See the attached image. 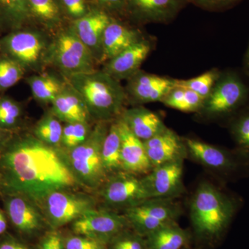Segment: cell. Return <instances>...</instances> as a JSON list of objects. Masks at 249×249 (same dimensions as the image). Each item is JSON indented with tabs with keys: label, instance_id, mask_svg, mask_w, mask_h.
<instances>
[{
	"label": "cell",
	"instance_id": "obj_1",
	"mask_svg": "<svg viewBox=\"0 0 249 249\" xmlns=\"http://www.w3.org/2000/svg\"><path fill=\"white\" fill-rule=\"evenodd\" d=\"M78 186L65 150L34 134L13 136L0 152L1 195H21L38 204L54 191Z\"/></svg>",
	"mask_w": 249,
	"mask_h": 249
},
{
	"label": "cell",
	"instance_id": "obj_2",
	"mask_svg": "<svg viewBox=\"0 0 249 249\" xmlns=\"http://www.w3.org/2000/svg\"><path fill=\"white\" fill-rule=\"evenodd\" d=\"M69 85L83 99L91 118L111 122L120 117L127 101L121 82L106 71L95 70L66 78Z\"/></svg>",
	"mask_w": 249,
	"mask_h": 249
},
{
	"label": "cell",
	"instance_id": "obj_3",
	"mask_svg": "<svg viewBox=\"0 0 249 249\" xmlns=\"http://www.w3.org/2000/svg\"><path fill=\"white\" fill-rule=\"evenodd\" d=\"M237 205L233 197L214 185L201 183L191 203V219L195 231L206 240L217 238L227 230Z\"/></svg>",
	"mask_w": 249,
	"mask_h": 249
},
{
	"label": "cell",
	"instance_id": "obj_4",
	"mask_svg": "<svg viewBox=\"0 0 249 249\" xmlns=\"http://www.w3.org/2000/svg\"><path fill=\"white\" fill-rule=\"evenodd\" d=\"M109 126V122L98 121L83 143L64 150L77 181L88 189H98L108 178L103 166L102 148Z\"/></svg>",
	"mask_w": 249,
	"mask_h": 249
},
{
	"label": "cell",
	"instance_id": "obj_5",
	"mask_svg": "<svg viewBox=\"0 0 249 249\" xmlns=\"http://www.w3.org/2000/svg\"><path fill=\"white\" fill-rule=\"evenodd\" d=\"M249 105V85L238 72H223L204 100L200 110L204 116L232 119Z\"/></svg>",
	"mask_w": 249,
	"mask_h": 249
},
{
	"label": "cell",
	"instance_id": "obj_6",
	"mask_svg": "<svg viewBox=\"0 0 249 249\" xmlns=\"http://www.w3.org/2000/svg\"><path fill=\"white\" fill-rule=\"evenodd\" d=\"M96 62L73 27L60 31L51 41L47 64L58 69L66 78L94 71Z\"/></svg>",
	"mask_w": 249,
	"mask_h": 249
},
{
	"label": "cell",
	"instance_id": "obj_7",
	"mask_svg": "<svg viewBox=\"0 0 249 249\" xmlns=\"http://www.w3.org/2000/svg\"><path fill=\"white\" fill-rule=\"evenodd\" d=\"M51 41L34 30L14 31L0 40V52L24 67L40 70L47 64Z\"/></svg>",
	"mask_w": 249,
	"mask_h": 249
},
{
	"label": "cell",
	"instance_id": "obj_8",
	"mask_svg": "<svg viewBox=\"0 0 249 249\" xmlns=\"http://www.w3.org/2000/svg\"><path fill=\"white\" fill-rule=\"evenodd\" d=\"M46 222L58 228L74 222L87 211L96 208L92 196L73 190H59L50 193L37 204Z\"/></svg>",
	"mask_w": 249,
	"mask_h": 249
},
{
	"label": "cell",
	"instance_id": "obj_9",
	"mask_svg": "<svg viewBox=\"0 0 249 249\" xmlns=\"http://www.w3.org/2000/svg\"><path fill=\"white\" fill-rule=\"evenodd\" d=\"M101 188L104 208L112 211H124L150 199L142 178L127 172L111 175Z\"/></svg>",
	"mask_w": 249,
	"mask_h": 249
},
{
	"label": "cell",
	"instance_id": "obj_10",
	"mask_svg": "<svg viewBox=\"0 0 249 249\" xmlns=\"http://www.w3.org/2000/svg\"><path fill=\"white\" fill-rule=\"evenodd\" d=\"M173 199H147L124 210V216L139 235L146 236L160 227L175 222L180 210Z\"/></svg>",
	"mask_w": 249,
	"mask_h": 249
},
{
	"label": "cell",
	"instance_id": "obj_11",
	"mask_svg": "<svg viewBox=\"0 0 249 249\" xmlns=\"http://www.w3.org/2000/svg\"><path fill=\"white\" fill-rule=\"evenodd\" d=\"M128 225L124 214L106 208H95L72 222V230L76 235L91 237L105 244L124 232Z\"/></svg>",
	"mask_w": 249,
	"mask_h": 249
},
{
	"label": "cell",
	"instance_id": "obj_12",
	"mask_svg": "<svg viewBox=\"0 0 249 249\" xmlns=\"http://www.w3.org/2000/svg\"><path fill=\"white\" fill-rule=\"evenodd\" d=\"M184 142L188 155L212 169L230 175L242 167L249 168V159L238 150L230 152L196 139H186Z\"/></svg>",
	"mask_w": 249,
	"mask_h": 249
},
{
	"label": "cell",
	"instance_id": "obj_13",
	"mask_svg": "<svg viewBox=\"0 0 249 249\" xmlns=\"http://www.w3.org/2000/svg\"><path fill=\"white\" fill-rule=\"evenodd\" d=\"M5 212L18 232L33 235L42 230L46 219L38 205L18 194L2 195Z\"/></svg>",
	"mask_w": 249,
	"mask_h": 249
},
{
	"label": "cell",
	"instance_id": "obj_14",
	"mask_svg": "<svg viewBox=\"0 0 249 249\" xmlns=\"http://www.w3.org/2000/svg\"><path fill=\"white\" fill-rule=\"evenodd\" d=\"M183 162L177 160L155 167L142 178L150 199H174L183 191Z\"/></svg>",
	"mask_w": 249,
	"mask_h": 249
},
{
	"label": "cell",
	"instance_id": "obj_15",
	"mask_svg": "<svg viewBox=\"0 0 249 249\" xmlns=\"http://www.w3.org/2000/svg\"><path fill=\"white\" fill-rule=\"evenodd\" d=\"M175 87V79L139 71L127 80V99L134 104L161 102Z\"/></svg>",
	"mask_w": 249,
	"mask_h": 249
},
{
	"label": "cell",
	"instance_id": "obj_16",
	"mask_svg": "<svg viewBox=\"0 0 249 249\" xmlns=\"http://www.w3.org/2000/svg\"><path fill=\"white\" fill-rule=\"evenodd\" d=\"M143 142L153 168L170 162L183 160L188 155L184 141L168 127Z\"/></svg>",
	"mask_w": 249,
	"mask_h": 249
},
{
	"label": "cell",
	"instance_id": "obj_17",
	"mask_svg": "<svg viewBox=\"0 0 249 249\" xmlns=\"http://www.w3.org/2000/svg\"><path fill=\"white\" fill-rule=\"evenodd\" d=\"M118 125L121 139V160L123 170L136 175H145L152 168L142 141L137 138L121 117Z\"/></svg>",
	"mask_w": 249,
	"mask_h": 249
},
{
	"label": "cell",
	"instance_id": "obj_18",
	"mask_svg": "<svg viewBox=\"0 0 249 249\" xmlns=\"http://www.w3.org/2000/svg\"><path fill=\"white\" fill-rule=\"evenodd\" d=\"M150 52V42L142 38L106 62L103 70L119 81L127 80L140 71L142 64Z\"/></svg>",
	"mask_w": 249,
	"mask_h": 249
},
{
	"label": "cell",
	"instance_id": "obj_19",
	"mask_svg": "<svg viewBox=\"0 0 249 249\" xmlns=\"http://www.w3.org/2000/svg\"><path fill=\"white\" fill-rule=\"evenodd\" d=\"M111 20L103 11H93L75 20L72 26L96 62H102L103 34Z\"/></svg>",
	"mask_w": 249,
	"mask_h": 249
},
{
	"label": "cell",
	"instance_id": "obj_20",
	"mask_svg": "<svg viewBox=\"0 0 249 249\" xmlns=\"http://www.w3.org/2000/svg\"><path fill=\"white\" fill-rule=\"evenodd\" d=\"M129 11L142 22H166L179 11L183 0H124Z\"/></svg>",
	"mask_w": 249,
	"mask_h": 249
},
{
	"label": "cell",
	"instance_id": "obj_21",
	"mask_svg": "<svg viewBox=\"0 0 249 249\" xmlns=\"http://www.w3.org/2000/svg\"><path fill=\"white\" fill-rule=\"evenodd\" d=\"M120 117L131 132L142 142L152 138L167 128L160 116L142 106L124 110Z\"/></svg>",
	"mask_w": 249,
	"mask_h": 249
},
{
	"label": "cell",
	"instance_id": "obj_22",
	"mask_svg": "<svg viewBox=\"0 0 249 249\" xmlns=\"http://www.w3.org/2000/svg\"><path fill=\"white\" fill-rule=\"evenodd\" d=\"M51 112L66 124L88 122L91 116L83 99L67 83V86L52 103Z\"/></svg>",
	"mask_w": 249,
	"mask_h": 249
},
{
	"label": "cell",
	"instance_id": "obj_23",
	"mask_svg": "<svg viewBox=\"0 0 249 249\" xmlns=\"http://www.w3.org/2000/svg\"><path fill=\"white\" fill-rule=\"evenodd\" d=\"M142 39L138 31L111 20L103 37L102 62H107Z\"/></svg>",
	"mask_w": 249,
	"mask_h": 249
},
{
	"label": "cell",
	"instance_id": "obj_24",
	"mask_svg": "<svg viewBox=\"0 0 249 249\" xmlns=\"http://www.w3.org/2000/svg\"><path fill=\"white\" fill-rule=\"evenodd\" d=\"M147 249H183L189 241V233L175 222L167 224L145 236Z\"/></svg>",
	"mask_w": 249,
	"mask_h": 249
},
{
	"label": "cell",
	"instance_id": "obj_25",
	"mask_svg": "<svg viewBox=\"0 0 249 249\" xmlns=\"http://www.w3.org/2000/svg\"><path fill=\"white\" fill-rule=\"evenodd\" d=\"M33 96L38 102L52 104L66 88L67 81L51 73L33 75L27 79Z\"/></svg>",
	"mask_w": 249,
	"mask_h": 249
},
{
	"label": "cell",
	"instance_id": "obj_26",
	"mask_svg": "<svg viewBox=\"0 0 249 249\" xmlns=\"http://www.w3.org/2000/svg\"><path fill=\"white\" fill-rule=\"evenodd\" d=\"M103 166L108 178L124 171L121 160V139L117 120L113 121L109 126L102 148Z\"/></svg>",
	"mask_w": 249,
	"mask_h": 249
},
{
	"label": "cell",
	"instance_id": "obj_27",
	"mask_svg": "<svg viewBox=\"0 0 249 249\" xmlns=\"http://www.w3.org/2000/svg\"><path fill=\"white\" fill-rule=\"evenodd\" d=\"M204 101V98L191 90L174 87L161 102L177 110L194 112L200 110Z\"/></svg>",
	"mask_w": 249,
	"mask_h": 249
},
{
	"label": "cell",
	"instance_id": "obj_28",
	"mask_svg": "<svg viewBox=\"0 0 249 249\" xmlns=\"http://www.w3.org/2000/svg\"><path fill=\"white\" fill-rule=\"evenodd\" d=\"M30 17L45 27L54 28L61 22V11L58 0H27Z\"/></svg>",
	"mask_w": 249,
	"mask_h": 249
},
{
	"label": "cell",
	"instance_id": "obj_29",
	"mask_svg": "<svg viewBox=\"0 0 249 249\" xmlns=\"http://www.w3.org/2000/svg\"><path fill=\"white\" fill-rule=\"evenodd\" d=\"M63 126L52 112L45 114L36 124L34 135L41 142L55 147H61Z\"/></svg>",
	"mask_w": 249,
	"mask_h": 249
},
{
	"label": "cell",
	"instance_id": "obj_30",
	"mask_svg": "<svg viewBox=\"0 0 249 249\" xmlns=\"http://www.w3.org/2000/svg\"><path fill=\"white\" fill-rule=\"evenodd\" d=\"M230 129L237 150L249 159V105L230 119Z\"/></svg>",
	"mask_w": 249,
	"mask_h": 249
},
{
	"label": "cell",
	"instance_id": "obj_31",
	"mask_svg": "<svg viewBox=\"0 0 249 249\" xmlns=\"http://www.w3.org/2000/svg\"><path fill=\"white\" fill-rule=\"evenodd\" d=\"M23 110L22 106L9 97L0 98V127L13 132L22 124Z\"/></svg>",
	"mask_w": 249,
	"mask_h": 249
},
{
	"label": "cell",
	"instance_id": "obj_32",
	"mask_svg": "<svg viewBox=\"0 0 249 249\" xmlns=\"http://www.w3.org/2000/svg\"><path fill=\"white\" fill-rule=\"evenodd\" d=\"M220 73L214 70L191 79H175V87L191 90L205 100L209 96Z\"/></svg>",
	"mask_w": 249,
	"mask_h": 249
},
{
	"label": "cell",
	"instance_id": "obj_33",
	"mask_svg": "<svg viewBox=\"0 0 249 249\" xmlns=\"http://www.w3.org/2000/svg\"><path fill=\"white\" fill-rule=\"evenodd\" d=\"M0 14L10 25L16 28L31 18L27 0H0Z\"/></svg>",
	"mask_w": 249,
	"mask_h": 249
},
{
	"label": "cell",
	"instance_id": "obj_34",
	"mask_svg": "<svg viewBox=\"0 0 249 249\" xmlns=\"http://www.w3.org/2000/svg\"><path fill=\"white\" fill-rule=\"evenodd\" d=\"M92 127L88 122H75L66 124L63 127L61 147L68 150L83 143L88 138Z\"/></svg>",
	"mask_w": 249,
	"mask_h": 249
},
{
	"label": "cell",
	"instance_id": "obj_35",
	"mask_svg": "<svg viewBox=\"0 0 249 249\" xmlns=\"http://www.w3.org/2000/svg\"><path fill=\"white\" fill-rule=\"evenodd\" d=\"M26 70L22 65L9 57L0 58V91L6 90L17 84L24 76Z\"/></svg>",
	"mask_w": 249,
	"mask_h": 249
},
{
	"label": "cell",
	"instance_id": "obj_36",
	"mask_svg": "<svg viewBox=\"0 0 249 249\" xmlns=\"http://www.w3.org/2000/svg\"><path fill=\"white\" fill-rule=\"evenodd\" d=\"M123 232L113 239L111 249H147L142 235H123Z\"/></svg>",
	"mask_w": 249,
	"mask_h": 249
},
{
	"label": "cell",
	"instance_id": "obj_37",
	"mask_svg": "<svg viewBox=\"0 0 249 249\" xmlns=\"http://www.w3.org/2000/svg\"><path fill=\"white\" fill-rule=\"evenodd\" d=\"M104 243L86 236L77 235L68 237L65 249H102Z\"/></svg>",
	"mask_w": 249,
	"mask_h": 249
},
{
	"label": "cell",
	"instance_id": "obj_38",
	"mask_svg": "<svg viewBox=\"0 0 249 249\" xmlns=\"http://www.w3.org/2000/svg\"><path fill=\"white\" fill-rule=\"evenodd\" d=\"M61 1L67 14L75 20L83 18L89 12L85 0H61Z\"/></svg>",
	"mask_w": 249,
	"mask_h": 249
},
{
	"label": "cell",
	"instance_id": "obj_39",
	"mask_svg": "<svg viewBox=\"0 0 249 249\" xmlns=\"http://www.w3.org/2000/svg\"><path fill=\"white\" fill-rule=\"evenodd\" d=\"M38 249H65V241L60 232L52 231L44 236Z\"/></svg>",
	"mask_w": 249,
	"mask_h": 249
},
{
	"label": "cell",
	"instance_id": "obj_40",
	"mask_svg": "<svg viewBox=\"0 0 249 249\" xmlns=\"http://www.w3.org/2000/svg\"><path fill=\"white\" fill-rule=\"evenodd\" d=\"M193 2L199 6L207 9H225L237 4L241 0H193Z\"/></svg>",
	"mask_w": 249,
	"mask_h": 249
},
{
	"label": "cell",
	"instance_id": "obj_41",
	"mask_svg": "<svg viewBox=\"0 0 249 249\" xmlns=\"http://www.w3.org/2000/svg\"><path fill=\"white\" fill-rule=\"evenodd\" d=\"M0 249H31L21 241L12 236H6L0 240Z\"/></svg>",
	"mask_w": 249,
	"mask_h": 249
},
{
	"label": "cell",
	"instance_id": "obj_42",
	"mask_svg": "<svg viewBox=\"0 0 249 249\" xmlns=\"http://www.w3.org/2000/svg\"><path fill=\"white\" fill-rule=\"evenodd\" d=\"M12 137V132L5 130L0 127V152L2 151L3 149Z\"/></svg>",
	"mask_w": 249,
	"mask_h": 249
},
{
	"label": "cell",
	"instance_id": "obj_43",
	"mask_svg": "<svg viewBox=\"0 0 249 249\" xmlns=\"http://www.w3.org/2000/svg\"><path fill=\"white\" fill-rule=\"evenodd\" d=\"M98 1L109 7H117L123 4L124 0H98Z\"/></svg>",
	"mask_w": 249,
	"mask_h": 249
},
{
	"label": "cell",
	"instance_id": "obj_44",
	"mask_svg": "<svg viewBox=\"0 0 249 249\" xmlns=\"http://www.w3.org/2000/svg\"><path fill=\"white\" fill-rule=\"evenodd\" d=\"M7 229V221L2 211L0 210V235H2Z\"/></svg>",
	"mask_w": 249,
	"mask_h": 249
},
{
	"label": "cell",
	"instance_id": "obj_45",
	"mask_svg": "<svg viewBox=\"0 0 249 249\" xmlns=\"http://www.w3.org/2000/svg\"><path fill=\"white\" fill-rule=\"evenodd\" d=\"M244 70L245 74L249 77V45L244 58Z\"/></svg>",
	"mask_w": 249,
	"mask_h": 249
},
{
	"label": "cell",
	"instance_id": "obj_46",
	"mask_svg": "<svg viewBox=\"0 0 249 249\" xmlns=\"http://www.w3.org/2000/svg\"><path fill=\"white\" fill-rule=\"evenodd\" d=\"M102 249H106L103 248Z\"/></svg>",
	"mask_w": 249,
	"mask_h": 249
}]
</instances>
